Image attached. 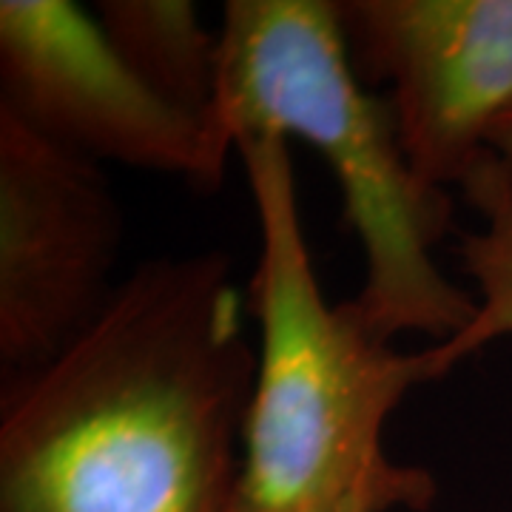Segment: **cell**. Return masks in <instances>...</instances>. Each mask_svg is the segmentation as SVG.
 Returning a JSON list of instances; mask_svg holds the SVG:
<instances>
[{
  "label": "cell",
  "instance_id": "6da1fadb",
  "mask_svg": "<svg viewBox=\"0 0 512 512\" xmlns=\"http://www.w3.org/2000/svg\"><path fill=\"white\" fill-rule=\"evenodd\" d=\"M245 308L222 251L137 265L69 348L3 379L0 512H237Z\"/></svg>",
  "mask_w": 512,
  "mask_h": 512
},
{
  "label": "cell",
  "instance_id": "7a4b0ae2",
  "mask_svg": "<svg viewBox=\"0 0 512 512\" xmlns=\"http://www.w3.org/2000/svg\"><path fill=\"white\" fill-rule=\"evenodd\" d=\"M259 225L251 308L259 350L237 512H427L439 484L384 453V424L419 384L441 379L430 348L402 353L348 302L328 305L302 225L288 140L239 137Z\"/></svg>",
  "mask_w": 512,
  "mask_h": 512
},
{
  "label": "cell",
  "instance_id": "3957f363",
  "mask_svg": "<svg viewBox=\"0 0 512 512\" xmlns=\"http://www.w3.org/2000/svg\"><path fill=\"white\" fill-rule=\"evenodd\" d=\"M208 128L228 151L239 137L276 134L328 163L365 251L350 305L379 339L427 333L441 345L473 322L478 299L433 256L453 228V197L413 171L387 97L350 66L333 0L225 3Z\"/></svg>",
  "mask_w": 512,
  "mask_h": 512
},
{
  "label": "cell",
  "instance_id": "277c9868",
  "mask_svg": "<svg viewBox=\"0 0 512 512\" xmlns=\"http://www.w3.org/2000/svg\"><path fill=\"white\" fill-rule=\"evenodd\" d=\"M0 111L77 157L183 177L202 194L220 188L231 154L151 92L69 0L0 3Z\"/></svg>",
  "mask_w": 512,
  "mask_h": 512
},
{
  "label": "cell",
  "instance_id": "5b68a950",
  "mask_svg": "<svg viewBox=\"0 0 512 512\" xmlns=\"http://www.w3.org/2000/svg\"><path fill=\"white\" fill-rule=\"evenodd\" d=\"M123 211L103 168L0 111V376L55 359L109 305Z\"/></svg>",
  "mask_w": 512,
  "mask_h": 512
},
{
  "label": "cell",
  "instance_id": "8992f818",
  "mask_svg": "<svg viewBox=\"0 0 512 512\" xmlns=\"http://www.w3.org/2000/svg\"><path fill=\"white\" fill-rule=\"evenodd\" d=\"M356 77L384 83L404 154L444 188L484 163L512 109V0H333Z\"/></svg>",
  "mask_w": 512,
  "mask_h": 512
},
{
  "label": "cell",
  "instance_id": "52a82bcc",
  "mask_svg": "<svg viewBox=\"0 0 512 512\" xmlns=\"http://www.w3.org/2000/svg\"><path fill=\"white\" fill-rule=\"evenodd\" d=\"M97 23L151 92L208 126L220 77V32L202 23L194 3L103 0Z\"/></svg>",
  "mask_w": 512,
  "mask_h": 512
},
{
  "label": "cell",
  "instance_id": "ba28073f",
  "mask_svg": "<svg viewBox=\"0 0 512 512\" xmlns=\"http://www.w3.org/2000/svg\"><path fill=\"white\" fill-rule=\"evenodd\" d=\"M461 194L484 217L458 245L461 268L476 282L478 311L450 342L430 345L441 379L481 348L512 336V165L493 151L464 180Z\"/></svg>",
  "mask_w": 512,
  "mask_h": 512
},
{
  "label": "cell",
  "instance_id": "9c48e42d",
  "mask_svg": "<svg viewBox=\"0 0 512 512\" xmlns=\"http://www.w3.org/2000/svg\"><path fill=\"white\" fill-rule=\"evenodd\" d=\"M490 148L501 160H507L512 165V109L490 131Z\"/></svg>",
  "mask_w": 512,
  "mask_h": 512
},
{
  "label": "cell",
  "instance_id": "30bf717a",
  "mask_svg": "<svg viewBox=\"0 0 512 512\" xmlns=\"http://www.w3.org/2000/svg\"><path fill=\"white\" fill-rule=\"evenodd\" d=\"M336 512H379L373 504H367V501H350V504H345L342 510Z\"/></svg>",
  "mask_w": 512,
  "mask_h": 512
}]
</instances>
